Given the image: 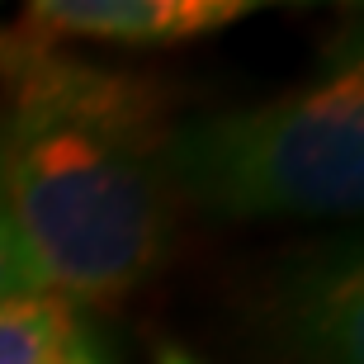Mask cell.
I'll use <instances>...</instances> for the list:
<instances>
[{"instance_id": "cell-1", "label": "cell", "mask_w": 364, "mask_h": 364, "mask_svg": "<svg viewBox=\"0 0 364 364\" xmlns=\"http://www.w3.org/2000/svg\"><path fill=\"white\" fill-rule=\"evenodd\" d=\"M0 176L28 284L76 303H119L176 242L166 185V100L128 71L10 43Z\"/></svg>"}, {"instance_id": "cell-2", "label": "cell", "mask_w": 364, "mask_h": 364, "mask_svg": "<svg viewBox=\"0 0 364 364\" xmlns=\"http://www.w3.org/2000/svg\"><path fill=\"white\" fill-rule=\"evenodd\" d=\"M176 203L218 218H331L364 194V67L246 109L171 123L161 142Z\"/></svg>"}, {"instance_id": "cell-3", "label": "cell", "mask_w": 364, "mask_h": 364, "mask_svg": "<svg viewBox=\"0 0 364 364\" xmlns=\"http://www.w3.org/2000/svg\"><path fill=\"white\" fill-rule=\"evenodd\" d=\"M256 10L251 0H43L24 10V33L151 48L203 38Z\"/></svg>"}, {"instance_id": "cell-4", "label": "cell", "mask_w": 364, "mask_h": 364, "mask_svg": "<svg viewBox=\"0 0 364 364\" xmlns=\"http://www.w3.org/2000/svg\"><path fill=\"white\" fill-rule=\"evenodd\" d=\"M284 341L298 364H360V246H331L284 289Z\"/></svg>"}, {"instance_id": "cell-5", "label": "cell", "mask_w": 364, "mask_h": 364, "mask_svg": "<svg viewBox=\"0 0 364 364\" xmlns=\"http://www.w3.org/2000/svg\"><path fill=\"white\" fill-rule=\"evenodd\" d=\"M0 364H100L67 298L28 289L0 303Z\"/></svg>"}, {"instance_id": "cell-6", "label": "cell", "mask_w": 364, "mask_h": 364, "mask_svg": "<svg viewBox=\"0 0 364 364\" xmlns=\"http://www.w3.org/2000/svg\"><path fill=\"white\" fill-rule=\"evenodd\" d=\"M28 270L24 256H19V242H14V223H10V203H5V176H0V303L14 294H28Z\"/></svg>"}, {"instance_id": "cell-7", "label": "cell", "mask_w": 364, "mask_h": 364, "mask_svg": "<svg viewBox=\"0 0 364 364\" xmlns=\"http://www.w3.org/2000/svg\"><path fill=\"white\" fill-rule=\"evenodd\" d=\"M156 364H199L194 360V355H185V350H176V346H171V350H161V360Z\"/></svg>"}]
</instances>
